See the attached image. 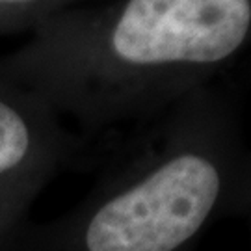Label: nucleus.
I'll return each mask as SVG.
<instances>
[{
    "instance_id": "7ed1b4c3",
    "label": "nucleus",
    "mask_w": 251,
    "mask_h": 251,
    "mask_svg": "<svg viewBox=\"0 0 251 251\" xmlns=\"http://www.w3.org/2000/svg\"><path fill=\"white\" fill-rule=\"evenodd\" d=\"M34 110L0 82V177L23 168L37 147Z\"/></svg>"
},
{
    "instance_id": "20e7f679",
    "label": "nucleus",
    "mask_w": 251,
    "mask_h": 251,
    "mask_svg": "<svg viewBox=\"0 0 251 251\" xmlns=\"http://www.w3.org/2000/svg\"><path fill=\"white\" fill-rule=\"evenodd\" d=\"M65 0H0V36L34 32L63 9Z\"/></svg>"
},
{
    "instance_id": "f257e3e1",
    "label": "nucleus",
    "mask_w": 251,
    "mask_h": 251,
    "mask_svg": "<svg viewBox=\"0 0 251 251\" xmlns=\"http://www.w3.org/2000/svg\"><path fill=\"white\" fill-rule=\"evenodd\" d=\"M250 23V0H126L102 34L73 26L58 13L32 34L58 41H99L123 65L158 67L224 60L242 45Z\"/></svg>"
},
{
    "instance_id": "f03ea898",
    "label": "nucleus",
    "mask_w": 251,
    "mask_h": 251,
    "mask_svg": "<svg viewBox=\"0 0 251 251\" xmlns=\"http://www.w3.org/2000/svg\"><path fill=\"white\" fill-rule=\"evenodd\" d=\"M220 192L208 160L180 154L108 201L90 222L88 251H173L198 233Z\"/></svg>"
}]
</instances>
